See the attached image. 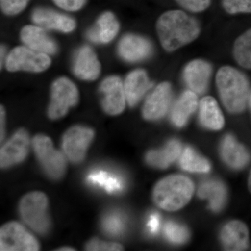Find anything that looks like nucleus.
<instances>
[{
	"instance_id": "obj_20",
	"label": "nucleus",
	"mask_w": 251,
	"mask_h": 251,
	"mask_svg": "<svg viewBox=\"0 0 251 251\" xmlns=\"http://www.w3.org/2000/svg\"><path fill=\"white\" fill-rule=\"evenodd\" d=\"M124 86L127 103L129 106L134 107L151 88L152 82L145 70L138 69L127 75L124 81Z\"/></svg>"
},
{
	"instance_id": "obj_3",
	"label": "nucleus",
	"mask_w": 251,
	"mask_h": 251,
	"mask_svg": "<svg viewBox=\"0 0 251 251\" xmlns=\"http://www.w3.org/2000/svg\"><path fill=\"white\" fill-rule=\"evenodd\" d=\"M194 185L189 178L175 175L160 180L154 186L153 200L158 207L164 210H179L192 198Z\"/></svg>"
},
{
	"instance_id": "obj_24",
	"label": "nucleus",
	"mask_w": 251,
	"mask_h": 251,
	"mask_svg": "<svg viewBox=\"0 0 251 251\" xmlns=\"http://www.w3.org/2000/svg\"><path fill=\"white\" fill-rule=\"evenodd\" d=\"M198 196L209 201V208L211 211L219 212L226 205L227 188L224 183L219 180H205L200 185Z\"/></svg>"
},
{
	"instance_id": "obj_27",
	"label": "nucleus",
	"mask_w": 251,
	"mask_h": 251,
	"mask_svg": "<svg viewBox=\"0 0 251 251\" xmlns=\"http://www.w3.org/2000/svg\"><path fill=\"white\" fill-rule=\"evenodd\" d=\"M179 166L181 169L190 173H207L211 170L209 161L190 147L183 151L179 159Z\"/></svg>"
},
{
	"instance_id": "obj_11",
	"label": "nucleus",
	"mask_w": 251,
	"mask_h": 251,
	"mask_svg": "<svg viewBox=\"0 0 251 251\" xmlns=\"http://www.w3.org/2000/svg\"><path fill=\"white\" fill-rule=\"evenodd\" d=\"M30 145V138L27 130L24 128L16 130L0 150L1 169H8L23 163L29 153Z\"/></svg>"
},
{
	"instance_id": "obj_39",
	"label": "nucleus",
	"mask_w": 251,
	"mask_h": 251,
	"mask_svg": "<svg viewBox=\"0 0 251 251\" xmlns=\"http://www.w3.org/2000/svg\"><path fill=\"white\" fill-rule=\"evenodd\" d=\"M75 249H74V248L69 247H64L62 248H59V249H57V251H75Z\"/></svg>"
},
{
	"instance_id": "obj_7",
	"label": "nucleus",
	"mask_w": 251,
	"mask_h": 251,
	"mask_svg": "<svg viewBox=\"0 0 251 251\" xmlns=\"http://www.w3.org/2000/svg\"><path fill=\"white\" fill-rule=\"evenodd\" d=\"M51 64L52 60L49 54L26 46L14 48L5 59L6 70L9 72L41 73L49 69Z\"/></svg>"
},
{
	"instance_id": "obj_40",
	"label": "nucleus",
	"mask_w": 251,
	"mask_h": 251,
	"mask_svg": "<svg viewBox=\"0 0 251 251\" xmlns=\"http://www.w3.org/2000/svg\"><path fill=\"white\" fill-rule=\"evenodd\" d=\"M248 186H249V191L251 193V171L250 173V175H249V181H248Z\"/></svg>"
},
{
	"instance_id": "obj_32",
	"label": "nucleus",
	"mask_w": 251,
	"mask_h": 251,
	"mask_svg": "<svg viewBox=\"0 0 251 251\" xmlns=\"http://www.w3.org/2000/svg\"><path fill=\"white\" fill-rule=\"evenodd\" d=\"M223 6L229 14H251V0H223Z\"/></svg>"
},
{
	"instance_id": "obj_8",
	"label": "nucleus",
	"mask_w": 251,
	"mask_h": 251,
	"mask_svg": "<svg viewBox=\"0 0 251 251\" xmlns=\"http://www.w3.org/2000/svg\"><path fill=\"white\" fill-rule=\"evenodd\" d=\"M94 136V130L86 126L75 125L69 128L62 139V151L67 159L75 164L83 161Z\"/></svg>"
},
{
	"instance_id": "obj_19",
	"label": "nucleus",
	"mask_w": 251,
	"mask_h": 251,
	"mask_svg": "<svg viewBox=\"0 0 251 251\" xmlns=\"http://www.w3.org/2000/svg\"><path fill=\"white\" fill-rule=\"evenodd\" d=\"M120 31V23L111 11H105L97 18L94 27L87 31V38L95 44L111 42Z\"/></svg>"
},
{
	"instance_id": "obj_34",
	"label": "nucleus",
	"mask_w": 251,
	"mask_h": 251,
	"mask_svg": "<svg viewBox=\"0 0 251 251\" xmlns=\"http://www.w3.org/2000/svg\"><path fill=\"white\" fill-rule=\"evenodd\" d=\"M176 3L188 11L202 12L209 7L211 0H175Z\"/></svg>"
},
{
	"instance_id": "obj_18",
	"label": "nucleus",
	"mask_w": 251,
	"mask_h": 251,
	"mask_svg": "<svg viewBox=\"0 0 251 251\" xmlns=\"http://www.w3.org/2000/svg\"><path fill=\"white\" fill-rule=\"evenodd\" d=\"M221 158L226 165L233 170H242L247 166L251 155L247 148L235 139L227 135L223 138L220 145Z\"/></svg>"
},
{
	"instance_id": "obj_13",
	"label": "nucleus",
	"mask_w": 251,
	"mask_h": 251,
	"mask_svg": "<svg viewBox=\"0 0 251 251\" xmlns=\"http://www.w3.org/2000/svg\"><path fill=\"white\" fill-rule=\"evenodd\" d=\"M31 18L34 24L46 30L71 33L76 28V22L74 18L50 8H36L31 13Z\"/></svg>"
},
{
	"instance_id": "obj_35",
	"label": "nucleus",
	"mask_w": 251,
	"mask_h": 251,
	"mask_svg": "<svg viewBox=\"0 0 251 251\" xmlns=\"http://www.w3.org/2000/svg\"><path fill=\"white\" fill-rule=\"evenodd\" d=\"M56 6L69 12L80 11L87 3V0H52Z\"/></svg>"
},
{
	"instance_id": "obj_4",
	"label": "nucleus",
	"mask_w": 251,
	"mask_h": 251,
	"mask_svg": "<svg viewBox=\"0 0 251 251\" xmlns=\"http://www.w3.org/2000/svg\"><path fill=\"white\" fill-rule=\"evenodd\" d=\"M49 198L41 191H33L23 196L19 203L20 215L32 230L46 234L51 228Z\"/></svg>"
},
{
	"instance_id": "obj_25",
	"label": "nucleus",
	"mask_w": 251,
	"mask_h": 251,
	"mask_svg": "<svg viewBox=\"0 0 251 251\" xmlns=\"http://www.w3.org/2000/svg\"><path fill=\"white\" fill-rule=\"evenodd\" d=\"M181 149V144L179 140H169L163 148L148 151L145 156V161L149 166L158 169H166L177 159Z\"/></svg>"
},
{
	"instance_id": "obj_41",
	"label": "nucleus",
	"mask_w": 251,
	"mask_h": 251,
	"mask_svg": "<svg viewBox=\"0 0 251 251\" xmlns=\"http://www.w3.org/2000/svg\"><path fill=\"white\" fill-rule=\"evenodd\" d=\"M248 106H249L251 114V92L250 96H249V101H248Z\"/></svg>"
},
{
	"instance_id": "obj_31",
	"label": "nucleus",
	"mask_w": 251,
	"mask_h": 251,
	"mask_svg": "<svg viewBox=\"0 0 251 251\" xmlns=\"http://www.w3.org/2000/svg\"><path fill=\"white\" fill-rule=\"evenodd\" d=\"M29 2V0H0V7L3 14L14 16L22 13Z\"/></svg>"
},
{
	"instance_id": "obj_12",
	"label": "nucleus",
	"mask_w": 251,
	"mask_h": 251,
	"mask_svg": "<svg viewBox=\"0 0 251 251\" xmlns=\"http://www.w3.org/2000/svg\"><path fill=\"white\" fill-rule=\"evenodd\" d=\"M173 89L168 82L158 84L147 97L143 107V116L148 121L154 122L166 116L171 108Z\"/></svg>"
},
{
	"instance_id": "obj_28",
	"label": "nucleus",
	"mask_w": 251,
	"mask_h": 251,
	"mask_svg": "<svg viewBox=\"0 0 251 251\" xmlns=\"http://www.w3.org/2000/svg\"><path fill=\"white\" fill-rule=\"evenodd\" d=\"M100 226L104 233L110 237H120L126 229V217L120 211H108L102 218Z\"/></svg>"
},
{
	"instance_id": "obj_37",
	"label": "nucleus",
	"mask_w": 251,
	"mask_h": 251,
	"mask_svg": "<svg viewBox=\"0 0 251 251\" xmlns=\"http://www.w3.org/2000/svg\"><path fill=\"white\" fill-rule=\"evenodd\" d=\"M5 122H6V112L2 105L0 108V136H1V142L4 140L5 136Z\"/></svg>"
},
{
	"instance_id": "obj_2",
	"label": "nucleus",
	"mask_w": 251,
	"mask_h": 251,
	"mask_svg": "<svg viewBox=\"0 0 251 251\" xmlns=\"http://www.w3.org/2000/svg\"><path fill=\"white\" fill-rule=\"evenodd\" d=\"M216 81L221 101L230 113H241L247 108L251 90L244 73L225 66L218 71Z\"/></svg>"
},
{
	"instance_id": "obj_9",
	"label": "nucleus",
	"mask_w": 251,
	"mask_h": 251,
	"mask_svg": "<svg viewBox=\"0 0 251 251\" xmlns=\"http://www.w3.org/2000/svg\"><path fill=\"white\" fill-rule=\"evenodd\" d=\"M40 245L34 236L16 221H11L0 229V251H36Z\"/></svg>"
},
{
	"instance_id": "obj_14",
	"label": "nucleus",
	"mask_w": 251,
	"mask_h": 251,
	"mask_svg": "<svg viewBox=\"0 0 251 251\" xmlns=\"http://www.w3.org/2000/svg\"><path fill=\"white\" fill-rule=\"evenodd\" d=\"M212 74V67L209 62L197 59L188 62L183 71V80L188 90L197 94L207 90Z\"/></svg>"
},
{
	"instance_id": "obj_26",
	"label": "nucleus",
	"mask_w": 251,
	"mask_h": 251,
	"mask_svg": "<svg viewBox=\"0 0 251 251\" xmlns=\"http://www.w3.org/2000/svg\"><path fill=\"white\" fill-rule=\"evenodd\" d=\"M200 123L206 129L219 130L224 127L225 120L219 104L211 97H206L199 104Z\"/></svg>"
},
{
	"instance_id": "obj_23",
	"label": "nucleus",
	"mask_w": 251,
	"mask_h": 251,
	"mask_svg": "<svg viewBox=\"0 0 251 251\" xmlns=\"http://www.w3.org/2000/svg\"><path fill=\"white\" fill-rule=\"evenodd\" d=\"M86 181L91 186L103 189L108 193H121L125 190V180L121 175L103 169L93 170L88 173Z\"/></svg>"
},
{
	"instance_id": "obj_36",
	"label": "nucleus",
	"mask_w": 251,
	"mask_h": 251,
	"mask_svg": "<svg viewBox=\"0 0 251 251\" xmlns=\"http://www.w3.org/2000/svg\"><path fill=\"white\" fill-rule=\"evenodd\" d=\"M161 227V216L156 212H152L148 216L147 219L146 228L149 234L156 235Z\"/></svg>"
},
{
	"instance_id": "obj_16",
	"label": "nucleus",
	"mask_w": 251,
	"mask_h": 251,
	"mask_svg": "<svg viewBox=\"0 0 251 251\" xmlns=\"http://www.w3.org/2000/svg\"><path fill=\"white\" fill-rule=\"evenodd\" d=\"M73 71L82 80L94 81L99 77L101 71L100 61L95 51L89 46L77 50L73 62Z\"/></svg>"
},
{
	"instance_id": "obj_17",
	"label": "nucleus",
	"mask_w": 251,
	"mask_h": 251,
	"mask_svg": "<svg viewBox=\"0 0 251 251\" xmlns=\"http://www.w3.org/2000/svg\"><path fill=\"white\" fill-rule=\"evenodd\" d=\"M20 37L25 46L38 52L52 55L58 51V46L48 34L46 29L37 25L24 26L20 33Z\"/></svg>"
},
{
	"instance_id": "obj_1",
	"label": "nucleus",
	"mask_w": 251,
	"mask_h": 251,
	"mask_svg": "<svg viewBox=\"0 0 251 251\" xmlns=\"http://www.w3.org/2000/svg\"><path fill=\"white\" fill-rule=\"evenodd\" d=\"M156 31L163 49L173 52L196 40L201 27L197 20L184 11L171 10L158 18Z\"/></svg>"
},
{
	"instance_id": "obj_15",
	"label": "nucleus",
	"mask_w": 251,
	"mask_h": 251,
	"mask_svg": "<svg viewBox=\"0 0 251 251\" xmlns=\"http://www.w3.org/2000/svg\"><path fill=\"white\" fill-rule=\"evenodd\" d=\"M119 55L127 62H138L145 60L151 55L152 46L144 36L138 34H126L119 42Z\"/></svg>"
},
{
	"instance_id": "obj_22",
	"label": "nucleus",
	"mask_w": 251,
	"mask_h": 251,
	"mask_svg": "<svg viewBox=\"0 0 251 251\" xmlns=\"http://www.w3.org/2000/svg\"><path fill=\"white\" fill-rule=\"evenodd\" d=\"M198 106L197 94L190 90L181 93L172 108L171 120L173 125L177 128L184 127Z\"/></svg>"
},
{
	"instance_id": "obj_38",
	"label": "nucleus",
	"mask_w": 251,
	"mask_h": 251,
	"mask_svg": "<svg viewBox=\"0 0 251 251\" xmlns=\"http://www.w3.org/2000/svg\"><path fill=\"white\" fill-rule=\"evenodd\" d=\"M4 54H5V49L4 46H1V66L2 67L3 64V60H4Z\"/></svg>"
},
{
	"instance_id": "obj_33",
	"label": "nucleus",
	"mask_w": 251,
	"mask_h": 251,
	"mask_svg": "<svg viewBox=\"0 0 251 251\" xmlns=\"http://www.w3.org/2000/svg\"><path fill=\"white\" fill-rule=\"evenodd\" d=\"M87 251H122L123 247L118 243L104 242L98 239H91L86 244Z\"/></svg>"
},
{
	"instance_id": "obj_21",
	"label": "nucleus",
	"mask_w": 251,
	"mask_h": 251,
	"mask_svg": "<svg viewBox=\"0 0 251 251\" xmlns=\"http://www.w3.org/2000/svg\"><path fill=\"white\" fill-rule=\"evenodd\" d=\"M221 241L227 251H244L249 247V232L247 226L239 221H232L221 229Z\"/></svg>"
},
{
	"instance_id": "obj_29",
	"label": "nucleus",
	"mask_w": 251,
	"mask_h": 251,
	"mask_svg": "<svg viewBox=\"0 0 251 251\" xmlns=\"http://www.w3.org/2000/svg\"><path fill=\"white\" fill-rule=\"evenodd\" d=\"M233 55L240 67L251 69V28L236 39Z\"/></svg>"
},
{
	"instance_id": "obj_5",
	"label": "nucleus",
	"mask_w": 251,
	"mask_h": 251,
	"mask_svg": "<svg viewBox=\"0 0 251 251\" xmlns=\"http://www.w3.org/2000/svg\"><path fill=\"white\" fill-rule=\"evenodd\" d=\"M31 144L36 159L45 174L51 179H62L67 171V158L64 153L54 148L48 135H35Z\"/></svg>"
},
{
	"instance_id": "obj_10",
	"label": "nucleus",
	"mask_w": 251,
	"mask_h": 251,
	"mask_svg": "<svg viewBox=\"0 0 251 251\" xmlns=\"http://www.w3.org/2000/svg\"><path fill=\"white\" fill-rule=\"evenodd\" d=\"M101 94V106L103 111L111 116H117L124 112L127 103L125 86L121 77L110 75L99 85Z\"/></svg>"
},
{
	"instance_id": "obj_6",
	"label": "nucleus",
	"mask_w": 251,
	"mask_h": 251,
	"mask_svg": "<svg viewBox=\"0 0 251 251\" xmlns=\"http://www.w3.org/2000/svg\"><path fill=\"white\" fill-rule=\"evenodd\" d=\"M79 98L80 94L76 85L67 77H58L51 85L48 117L52 120H60L78 103Z\"/></svg>"
},
{
	"instance_id": "obj_30",
	"label": "nucleus",
	"mask_w": 251,
	"mask_h": 251,
	"mask_svg": "<svg viewBox=\"0 0 251 251\" xmlns=\"http://www.w3.org/2000/svg\"><path fill=\"white\" fill-rule=\"evenodd\" d=\"M165 237L168 242L174 244H182L187 242L189 232L187 227L175 221H168L163 229Z\"/></svg>"
}]
</instances>
